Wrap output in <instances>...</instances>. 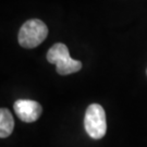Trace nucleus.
Returning <instances> with one entry per match:
<instances>
[{
    "label": "nucleus",
    "instance_id": "5",
    "mask_svg": "<svg viewBox=\"0 0 147 147\" xmlns=\"http://www.w3.org/2000/svg\"><path fill=\"white\" fill-rule=\"evenodd\" d=\"M14 129L13 116L7 108H1L0 110V137L5 138L10 135Z\"/></svg>",
    "mask_w": 147,
    "mask_h": 147
},
{
    "label": "nucleus",
    "instance_id": "4",
    "mask_svg": "<svg viewBox=\"0 0 147 147\" xmlns=\"http://www.w3.org/2000/svg\"><path fill=\"white\" fill-rule=\"evenodd\" d=\"M13 108L19 119L25 123H32L38 120L42 111L40 104L31 99L16 100Z\"/></svg>",
    "mask_w": 147,
    "mask_h": 147
},
{
    "label": "nucleus",
    "instance_id": "3",
    "mask_svg": "<svg viewBox=\"0 0 147 147\" xmlns=\"http://www.w3.org/2000/svg\"><path fill=\"white\" fill-rule=\"evenodd\" d=\"M84 126L89 136L94 140H100L105 136L107 131L106 112L98 104H92L85 112Z\"/></svg>",
    "mask_w": 147,
    "mask_h": 147
},
{
    "label": "nucleus",
    "instance_id": "1",
    "mask_svg": "<svg viewBox=\"0 0 147 147\" xmlns=\"http://www.w3.org/2000/svg\"><path fill=\"white\" fill-rule=\"evenodd\" d=\"M46 58L48 62L56 65L57 73L60 75H69V74L75 73L82 69L81 61L71 58L68 47L61 42L55 44L48 50Z\"/></svg>",
    "mask_w": 147,
    "mask_h": 147
},
{
    "label": "nucleus",
    "instance_id": "2",
    "mask_svg": "<svg viewBox=\"0 0 147 147\" xmlns=\"http://www.w3.org/2000/svg\"><path fill=\"white\" fill-rule=\"evenodd\" d=\"M48 36L47 25L38 19L26 21L19 32V44L24 48H35L39 46Z\"/></svg>",
    "mask_w": 147,
    "mask_h": 147
},
{
    "label": "nucleus",
    "instance_id": "6",
    "mask_svg": "<svg viewBox=\"0 0 147 147\" xmlns=\"http://www.w3.org/2000/svg\"><path fill=\"white\" fill-rule=\"evenodd\" d=\"M146 73H147V72H146Z\"/></svg>",
    "mask_w": 147,
    "mask_h": 147
}]
</instances>
